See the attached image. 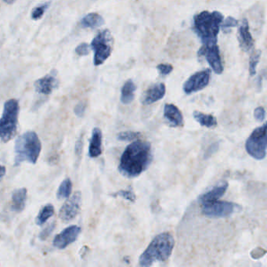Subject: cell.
Wrapping results in <instances>:
<instances>
[{
    "label": "cell",
    "mask_w": 267,
    "mask_h": 267,
    "mask_svg": "<svg viewBox=\"0 0 267 267\" xmlns=\"http://www.w3.org/2000/svg\"><path fill=\"white\" fill-rule=\"evenodd\" d=\"M28 192L26 188H20L14 192L12 194V210L15 212L23 211L26 207Z\"/></svg>",
    "instance_id": "obj_19"
},
{
    "label": "cell",
    "mask_w": 267,
    "mask_h": 267,
    "mask_svg": "<svg viewBox=\"0 0 267 267\" xmlns=\"http://www.w3.org/2000/svg\"><path fill=\"white\" fill-rule=\"evenodd\" d=\"M174 238L170 233L157 235L142 253L139 260L140 266H150L156 262H166L174 250Z\"/></svg>",
    "instance_id": "obj_2"
},
{
    "label": "cell",
    "mask_w": 267,
    "mask_h": 267,
    "mask_svg": "<svg viewBox=\"0 0 267 267\" xmlns=\"http://www.w3.org/2000/svg\"><path fill=\"white\" fill-rule=\"evenodd\" d=\"M90 48L88 44L84 42L76 47V52L78 56H86L90 52Z\"/></svg>",
    "instance_id": "obj_30"
},
{
    "label": "cell",
    "mask_w": 267,
    "mask_h": 267,
    "mask_svg": "<svg viewBox=\"0 0 267 267\" xmlns=\"http://www.w3.org/2000/svg\"><path fill=\"white\" fill-rule=\"evenodd\" d=\"M141 134L138 132H132V131H126V132H121L118 134L117 138L118 140L121 141H132L140 138Z\"/></svg>",
    "instance_id": "obj_26"
},
{
    "label": "cell",
    "mask_w": 267,
    "mask_h": 267,
    "mask_svg": "<svg viewBox=\"0 0 267 267\" xmlns=\"http://www.w3.org/2000/svg\"><path fill=\"white\" fill-rule=\"evenodd\" d=\"M81 206L82 194L80 192H77L62 206L59 212V217L64 222L72 220L80 213Z\"/></svg>",
    "instance_id": "obj_11"
},
{
    "label": "cell",
    "mask_w": 267,
    "mask_h": 267,
    "mask_svg": "<svg viewBox=\"0 0 267 267\" xmlns=\"http://www.w3.org/2000/svg\"><path fill=\"white\" fill-rule=\"evenodd\" d=\"M41 149V142L38 135L32 131L24 132L15 142V164L18 166L24 162L36 164Z\"/></svg>",
    "instance_id": "obj_4"
},
{
    "label": "cell",
    "mask_w": 267,
    "mask_h": 267,
    "mask_svg": "<svg viewBox=\"0 0 267 267\" xmlns=\"http://www.w3.org/2000/svg\"><path fill=\"white\" fill-rule=\"evenodd\" d=\"M114 45V40L108 29L100 31L91 42V49L94 51V63L95 66L103 64L110 56Z\"/></svg>",
    "instance_id": "obj_6"
},
{
    "label": "cell",
    "mask_w": 267,
    "mask_h": 267,
    "mask_svg": "<svg viewBox=\"0 0 267 267\" xmlns=\"http://www.w3.org/2000/svg\"><path fill=\"white\" fill-rule=\"evenodd\" d=\"M228 186H229V184L228 182H222L220 184L217 185L215 188L210 190V192L202 195L199 198V200L203 204L218 200V198H220L222 196H224V194L226 193Z\"/></svg>",
    "instance_id": "obj_17"
},
{
    "label": "cell",
    "mask_w": 267,
    "mask_h": 267,
    "mask_svg": "<svg viewBox=\"0 0 267 267\" xmlns=\"http://www.w3.org/2000/svg\"><path fill=\"white\" fill-rule=\"evenodd\" d=\"M72 190V182L70 179H66L62 182L56 193L58 199L68 198Z\"/></svg>",
    "instance_id": "obj_24"
},
{
    "label": "cell",
    "mask_w": 267,
    "mask_h": 267,
    "mask_svg": "<svg viewBox=\"0 0 267 267\" xmlns=\"http://www.w3.org/2000/svg\"><path fill=\"white\" fill-rule=\"evenodd\" d=\"M54 72H50L34 82V88L38 94L50 95L58 87V82Z\"/></svg>",
    "instance_id": "obj_13"
},
{
    "label": "cell",
    "mask_w": 267,
    "mask_h": 267,
    "mask_svg": "<svg viewBox=\"0 0 267 267\" xmlns=\"http://www.w3.org/2000/svg\"><path fill=\"white\" fill-rule=\"evenodd\" d=\"M166 88L164 83H157L148 88L144 96V104H152L162 99L166 95Z\"/></svg>",
    "instance_id": "obj_15"
},
{
    "label": "cell",
    "mask_w": 267,
    "mask_h": 267,
    "mask_svg": "<svg viewBox=\"0 0 267 267\" xmlns=\"http://www.w3.org/2000/svg\"><path fill=\"white\" fill-rule=\"evenodd\" d=\"M6 172V170L5 166H0V179H2V177L5 176Z\"/></svg>",
    "instance_id": "obj_38"
},
{
    "label": "cell",
    "mask_w": 267,
    "mask_h": 267,
    "mask_svg": "<svg viewBox=\"0 0 267 267\" xmlns=\"http://www.w3.org/2000/svg\"><path fill=\"white\" fill-rule=\"evenodd\" d=\"M82 148H83V136L81 135L80 138H78V140L76 142V156L78 158V159H80L82 156Z\"/></svg>",
    "instance_id": "obj_35"
},
{
    "label": "cell",
    "mask_w": 267,
    "mask_h": 267,
    "mask_svg": "<svg viewBox=\"0 0 267 267\" xmlns=\"http://www.w3.org/2000/svg\"><path fill=\"white\" fill-rule=\"evenodd\" d=\"M102 153V132L99 128L92 130V138L88 148V156L90 158L99 157Z\"/></svg>",
    "instance_id": "obj_18"
},
{
    "label": "cell",
    "mask_w": 267,
    "mask_h": 267,
    "mask_svg": "<svg viewBox=\"0 0 267 267\" xmlns=\"http://www.w3.org/2000/svg\"><path fill=\"white\" fill-rule=\"evenodd\" d=\"M158 70L162 76H168L174 70L172 65L170 64H160L157 66Z\"/></svg>",
    "instance_id": "obj_29"
},
{
    "label": "cell",
    "mask_w": 267,
    "mask_h": 267,
    "mask_svg": "<svg viewBox=\"0 0 267 267\" xmlns=\"http://www.w3.org/2000/svg\"><path fill=\"white\" fill-rule=\"evenodd\" d=\"M194 120L202 126L206 128H214L216 126L217 121L214 116L212 114H204L202 112L195 110L193 113Z\"/></svg>",
    "instance_id": "obj_22"
},
{
    "label": "cell",
    "mask_w": 267,
    "mask_h": 267,
    "mask_svg": "<svg viewBox=\"0 0 267 267\" xmlns=\"http://www.w3.org/2000/svg\"><path fill=\"white\" fill-rule=\"evenodd\" d=\"M136 90L135 83L132 80H128L124 83L121 91V102L124 104L131 103L135 98V91Z\"/></svg>",
    "instance_id": "obj_21"
},
{
    "label": "cell",
    "mask_w": 267,
    "mask_h": 267,
    "mask_svg": "<svg viewBox=\"0 0 267 267\" xmlns=\"http://www.w3.org/2000/svg\"><path fill=\"white\" fill-rule=\"evenodd\" d=\"M104 24L103 16L98 13H90L84 16L81 20V24L86 28L95 29Z\"/></svg>",
    "instance_id": "obj_20"
},
{
    "label": "cell",
    "mask_w": 267,
    "mask_h": 267,
    "mask_svg": "<svg viewBox=\"0 0 267 267\" xmlns=\"http://www.w3.org/2000/svg\"><path fill=\"white\" fill-rule=\"evenodd\" d=\"M265 254L266 251L264 249H262V248H258L257 249H254V250H253L251 253L252 257L253 258H256V260L264 256Z\"/></svg>",
    "instance_id": "obj_36"
},
{
    "label": "cell",
    "mask_w": 267,
    "mask_h": 267,
    "mask_svg": "<svg viewBox=\"0 0 267 267\" xmlns=\"http://www.w3.org/2000/svg\"><path fill=\"white\" fill-rule=\"evenodd\" d=\"M50 4V2H47V4H42V5L36 6L32 12V18L34 20L41 18L42 16H44L45 11L49 8Z\"/></svg>",
    "instance_id": "obj_27"
},
{
    "label": "cell",
    "mask_w": 267,
    "mask_h": 267,
    "mask_svg": "<svg viewBox=\"0 0 267 267\" xmlns=\"http://www.w3.org/2000/svg\"><path fill=\"white\" fill-rule=\"evenodd\" d=\"M217 149H218V144H215L212 145V146L211 148H210V150H208L207 153H206V156H211V154H212L214 152H216Z\"/></svg>",
    "instance_id": "obj_37"
},
{
    "label": "cell",
    "mask_w": 267,
    "mask_h": 267,
    "mask_svg": "<svg viewBox=\"0 0 267 267\" xmlns=\"http://www.w3.org/2000/svg\"><path fill=\"white\" fill-rule=\"evenodd\" d=\"M216 44L217 42H213V44H203L202 46L199 49L198 55L199 56H204L212 70L216 74H220L224 72V66H222L220 52Z\"/></svg>",
    "instance_id": "obj_9"
},
{
    "label": "cell",
    "mask_w": 267,
    "mask_h": 267,
    "mask_svg": "<svg viewBox=\"0 0 267 267\" xmlns=\"http://www.w3.org/2000/svg\"><path fill=\"white\" fill-rule=\"evenodd\" d=\"M112 196H113V197H122L132 203L135 202L136 200V195L131 190H120V192L112 194Z\"/></svg>",
    "instance_id": "obj_28"
},
{
    "label": "cell",
    "mask_w": 267,
    "mask_h": 267,
    "mask_svg": "<svg viewBox=\"0 0 267 267\" xmlns=\"http://www.w3.org/2000/svg\"><path fill=\"white\" fill-rule=\"evenodd\" d=\"M81 232L82 229L80 226H76V225L68 226L55 236L52 244L58 248H66L68 246L72 244L78 239Z\"/></svg>",
    "instance_id": "obj_12"
},
{
    "label": "cell",
    "mask_w": 267,
    "mask_h": 267,
    "mask_svg": "<svg viewBox=\"0 0 267 267\" xmlns=\"http://www.w3.org/2000/svg\"><path fill=\"white\" fill-rule=\"evenodd\" d=\"M203 206L202 213L206 216L212 218H222L232 215L235 212L240 210L238 204L224 200H214L211 202L204 203Z\"/></svg>",
    "instance_id": "obj_8"
},
{
    "label": "cell",
    "mask_w": 267,
    "mask_h": 267,
    "mask_svg": "<svg viewBox=\"0 0 267 267\" xmlns=\"http://www.w3.org/2000/svg\"><path fill=\"white\" fill-rule=\"evenodd\" d=\"M54 222H52V224L48 225V226H47L46 228L45 229H44V230L42 231L41 233H40V238L42 240H46V239L48 238L50 236V235L52 233V231H54Z\"/></svg>",
    "instance_id": "obj_31"
},
{
    "label": "cell",
    "mask_w": 267,
    "mask_h": 267,
    "mask_svg": "<svg viewBox=\"0 0 267 267\" xmlns=\"http://www.w3.org/2000/svg\"><path fill=\"white\" fill-rule=\"evenodd\" d=\"M261 51L257 50L253 52L250 60H249V73L250 76H253L256 74V68L260 63V56H261Z\"/></svg>",
    "instance_id": "obj_25"
},
{
    "label": "cell",
    "mask_w": 267,
    "mask_h": 267,
    "mask_svg": "<svg viewBox=\"0 0 267 267\" xmlns=\"http://www.w3.org/2000/svg\"><path fill=\"white\" fill-rule=\"evenodd\" d=\"M211 78V70L207 68L200 70L195 74H192L184 84V91L185 94H192L194 92L202 90L210 84Z\"/></svg>",
    "instance_id": "obj_10"
},
{
    "label": "cell",
    "mask_w": 267,
    "mask_h": 267,
    "mask_svg": "<svg viewBox=\"0 0 267 267\" xmlns=\"http://www.w3.org/2000/svg\"><path fill=\"white\" fill-rule=\"evenodd\" d=\"M238 41L242 49L244 51H248L254 45L252 36L250 32L248 22L247 19H243L240 22L238 28Z\"/></svg>",
    "instance_id": "obj_14"
},
{
    "label": "cell",
    "mask_w": 267,
    "mask_h": 267,
    "mask_svg": "<svg viewBox=\"0 0 267 267\" xmlns=\"http://www.w3.org/2000/svg\"><path fill=\"white\" fill-rule=\"evenodd\" d=\"M266 124L254 130L246 141L248 153L257 160H262L266 156Z\"/></svg>",
    "instance_id": "obj_7"
},
{
    "label": "cell",
    "mask_w": 267,
    "mask_h": 267,
    "mask_svg": "<svg viewBox=\"0 0 267 267\" xmlns=\"http://www.w3.org/2000/svg\"><path fill=\"white\" fill-rule=\"evenodd\" d=\"M54 207L51 204H46L42 208L41 211L38 213L36 220V222L38 226H42V225L46 224L47 220L54 216Z\"/></svg>",
    "instance_id": "obj_23"
},
{
    "label": "cell",
    "mask_w": 267,
    "mask_h": 267,
    "mask_svg": "<svg viewBox=\"0 0 267 267\" xmlns=\"http://www.w3.org/2000/svg\"><path fill=\"white\" fill-rule=\"evenodd\" d=\"M4 1L6 2V4H14L16 0H4Z\"/></svg>",
    "instance_id": "obj_39"
},
{
    "label": "cell",
    "mask_w": 267,
    "mask_h": 267,
    "mask_svg": "<svg viewBox=\"0 0 267 267\" xmlns=\"http://www.w3.org/2000/svg\"><path fill=\"white\" fill-rule=\"evenodd\" d=\"M19 104L10 99L4 104L2 117L0 118V139L6 143L14 138L18 122Z\"/></svg>",
    "instance_id": "obj_5"
},
{
    "label": "cell",
    "mask_w": 267,
    "mask_h": 267,
    "mask_svg": "<svg viewBox=\"0 0 267 267\" xmlns=\"http://www.w3.org/2000/svg\"><path fill=\"white\" fill-rule=\"evenodd\" d=\"M152 161V146L146 141L136 140L123 152L118 170L128 178H135L143 174Z\"/></svg>",
    "instance_id": "obj_1"
},
{
    "label": "cell",
    "mask_w": 267,
    "mask_h": 267,
    "mask_svg": "<svg viewBox=\"0 0 267 267\" xmlns=\"http://www.w3.org/2000/svg\"><path fill=\"white\" fill-rule=\"evenodd\" d=\"M254 117L258 122H264L266 118V110L262 106H258L254 109Z\"/></svg>",
    "instance_id": "obj_33"
},
{
    "label": "cell",
    "mask_w": 267,
    "mask_h": 267,
    "mask_svg": "<svg viewBox=\"0 0 267 267\" xmlns=\"http://www.w3.org/2000/svg\"><path fill=\"white\" fill-rule=\"evenodd\" d=\"M86 108V105L82 102V103L76 105V108H74V114L78 117H82L85 114Z\"/></svg>",
    "instance_id": "obj_34"
},
{
    "label": "cell",
    "mask_w": 267,
    "mask_h": 267,
    "mask_svg": "<svg viewBox=\"0 0 267 267\" xmlns=\"http://www.w3.org/2000/svg\"><path fill=\"white\" fill-rule=\"evenodd\" d=\"M164 117L172 127L182 126L184 117L180 109L176 105L167 104L164 106Z\"/></svg>",
    "instance_id": "obj_16"
},
{
    "label": "cell",
    "mask_w": 267,
    "mask_h": 267,
    "mask_svg": "<svg viewBox=\"0 0 267 267\" xmlns=\"http://www.w3.org/2000/svg\"><path fill=\"white\" fill-rule=\"evenodd\" d=\"M222 20L224 16L218 11H202L195 15L194 28L203 44L217 42Z\"/></svg>",
    "instance_id": "obj_3"
},
{
    "label": "cell",
    "mask_w": 267,
    "mask_h": 267,
    "mask_svg": "<svg viewBox=\"0 0 267 267\" xmlns=\"http://www.w3.org/2000/svg\"><path fill=\"white\" fill-rule=\"evenodd\" d=\"M238 26V22L236 19L233 16H228V18L225 20L224 23L222 24V29L224 31L229 30L231 28H234Z\"/></svg>",
    "instance_id": "obj_32"
}]
</instances>
